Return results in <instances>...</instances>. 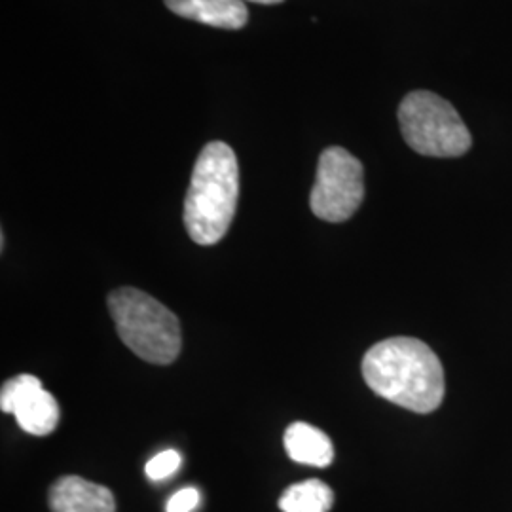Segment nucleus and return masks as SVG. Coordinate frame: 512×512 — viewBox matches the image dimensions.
I'll return each instance as SVG.
<instances>
[{"instance_id": "obj_1", "label": "nucleus", "mask_w": 512, "mask_h": 512, "mask_svg": "<svg viewBox=\"0 0 512 512\" xmlns=\"http://www.w3.org/2000/svg\"><path fill=\"white\" fill-rule=\"evenodd\" d=\"M361 370L376 395L410 412H435L444 399L442 363L418 338L395 336L378 342L366 351Z\"/></svg>"}, {"instance_id": "obj_2", "label": "nucleus", "mask_w": 512, "mask_h": 512, "mask_svg": "<svg viewBox=\"0 0 512 512\" xmlns=\"http://www.w3.org/2000/svg\"><path fill=\"white\" fill-rule=\"evenodd\" d=\"M236 152L222 141L203 147L184 200V226L198 245H215L226 236L238 207Z\"/></svg>"}, {"instance_id": "obj_3", "label": "nucleus", "mask_w": 512, "mask_h": 512, "mask_svg": "<svg viewBox=\"0 0 512 512\" xmlns=\"http://www.w3.org/2000/svg\"><path fill=\"white\" fill-rule=\"evenodd\" d=\"M109 311L122 342L152 365H171L183 346L181 323L150 294L122 287L109 294Z\"/></svg>"}, {"instance_id": "obj_4", "label": "nucleus", "mask_w": 512, "mask_h": 512, "mask_svg": "<svg viewBox=\"0 0 512 512\" xmlns=\"http://www.w3.org/2000/svg\"><path fill=\"white\" fill-rule=\"evenodd\" d=\"M399 124L408 147L421 156L458 158L473 145L458 110L437 93H408L399 107Z\"/></svg>"}, {"instance_id": "obj_5", "label": "nucleus", "mask_w": 512, "mask_h": 512, "mask_svg": "<svg viewBox=\"0 0 512 512\" xmlns=\"http://www.w3.org/2000/svg\"><path fill=\"white\" fill-rule=\"evenodd\" d=\"M363 198V164L346 148L330 147L323 150L310 196L313 215L327 222H344L355 215Z\"/></svg>"}, {"instance_id": "obj_6", "label": "nucleus", "mask_w": 512, "mask_h": 512, "mask_svg": "<svg viewBox=\"0 0 512 512\" xmlns=\"http://www.w3.org/2000/svg\"><path fill=\"white\" fill-rule=\"evenodd\" d=\"M0 408L4 414H12L25 433L35 437L54 433L59 423V404L54 395L31 374H19L2 385Z\"/></svg>"}, {"instance_id": "obj_7", "label": "nucleus", "mask_w": 512, "mask_h": 512, "mask_svg": "<svg viewBox=\"0 0 512 512\" xmlns=\"http://www.w3.org/2000/svg\"><path fill=\"white\" fill-rule=\"evenodd\" d=\"M52 512H116V499L107 486L82 476H61L48 495Z\"/></svg>"}, {"instance_id": "obj_8", "label": "nucleus", "mask_w": 512, "mask_h": 512, "mask_svg": "<svg viewBox=\"0 0 512 512\" xmlns=\"http://www.w3.org/2000/svg\"><path fill=\"white\" fill-rule=\"evenodd\" d=\"M165 6L181 18L219 29H241L249 19L241 0H165Z\"/></svg>"}, {"instance_id": "obj_9", "label": "nucleus", "mask_w": 512, "mask_h": 512, "mask_svg": "<svg viewBox=\"0 0 512 512\" xmlns=\"http://www.w3.org/2000/svg\"><path fill=\"white\" fill-rule=\"evenodd\" d=\"M285 450L296 463L319 469L329 467L334 459V446L329 437L321 429L302 421H296L287 427Z\"/></svg>"}, {"instance_id": "obj_10", "label": "nucleus", "mask_w": 512, "mask_h": 512, "mask_svg": "<svg viewBox=\"0 0 512 512\" xmlns=\"http://www.w3.org/2000/svg\"><path fill=\"white\" fill-rule=\"evenodd\" d=\"M334 494L329 484L311 478L289 486L279 497V509L283 512H330Z\"/></svg>"}, {"instance_id": "obj_11", "label": "nucleus", "mask_w": 512, "mask_h": 512, "mask_svg": "<svg viewBox=\"0 0 512 512\" xmlns=\"http://www.w3.org/2000/svg\"><path fill=\"white\" fill-rule=\"evenodd\" d=\"M179 467H181V454L177 450H164L148 461L145 471L150 480L160 482L177 473Z\"/></svg>"}, {"instance_id": "obj_12", "label": "nucleus", "mask_w": 512, "mask_h": 512, "mask_svg": "<svg viewBox=\"0 0 512 512\" xmlns=\"http://www.w3.org/2000/svg\"><path fill=\"white\" fill-rule=\"evenodd\" d=\"M200 499L202 495L196 488H183L177 494L171 495L165 512H192L200 505Z\"/></svg>"}, {"instance_id": "obj_13", "label": "nucleus", "mask_w": 512, "mask_h": 512, "mask_svg": "<svg viewBox=\"0 0 512 512\" xmlns=\"http://www.w3.org/2000/svg\"><path fill=\"white\" fill-rule=\"evenodd\" d=\"M241 2H245V0H241ZM249 2H258V4H279V2H283V0H249Z\"/></svg>"}]
</instances>
